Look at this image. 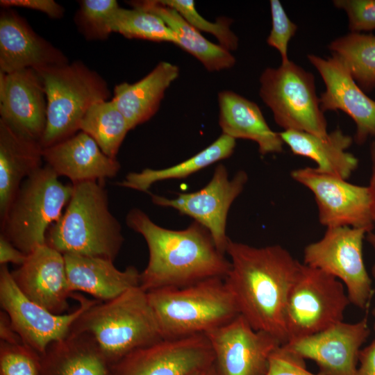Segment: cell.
I'll list each match as a JSON object with an SVG mask.
<instances>
[{
    "mask_svg": "<svg viewBox=\"0 0 375 375\" xmlns=\"http://www.w3.org/2000/svg\"><path fill=\"white\" fill-rule=\"evenodd\" d=\"M226 253L231 269L224 279L240 314L254 329L286 344V303L301 262L278 244L256 247L229 239Z\"/></svg>",
    "mask_w": 375,
    "mask_h": 375,
    "instance_id": "6da1fadb",
    "label": "cell"
},
{
    "mask_svg": "<svg viewBox=\"0 0 375 375\" xmlns=\"http://www.w3.org/2000/svg\"><path fill=\"white\" fill-rule=\"evenodd\" d=\"M126 223L144 238L148 247L149 260L140 281L145 292L184 287L210 278H224L230 271V260L217 249L208 230L197 222L183 230L168 229L135 208L127 213Z\"/></svg>",
    "mask_w": 375,
    "mask_h": 375,
    "instance_id": "7a4b0ae2",
    "label": "cell"
},
{
    "mask_svg": "<svg viewBox=\"0 0 375 375\" xmlns=\"http://www.w3.org/2000/svg\"><path fill=\"white\" fill-rule=\"evenodd\" d=\"M104 181L72 184L69 203L60 219L47 232V245L62 254L115 260L124 238L120 223L110 210Z\"/></svg>",
    "mask_w": 375,
    "mask_h": 375,
    "instance_id": "3957f363",
    "label": "cell"
},
{
    "mask_svg": "<svg viewBox=\"0 0 375 375\" xmlns=\"http://www.w3.org/2000/svg\"><path fill=\"white\" fill-rule=\"evenodd\" d=\"M69 332L88 334L110 366L162 339L147 292L140 286L94 304L74 322Z\"/></svg>",
    "mask_w": 375,
    "mask_h": 375,
    "instance_id": "277c9868",
    "label": "cell"
},
{
    "mask_svg": "<svg viewBox=\"0 0 375 375\" xmlns=\"http://www.w3.org/2000/svg\"><path fill=\"white\" fill-rule=\"evenodd\" d=\"M146 292L165 339L206 334L240 315L224 278Z\"/></svg>",
    "mask_w": 375,
    "mask_h": 375,
    "instance_id": "5b68a950",
    "label": "cell"
},
{
    "mask_svg": "<svg viewBox=\"0 0 375 375\" xmlns=\"http://www.w3.org/2000/svg\"><path fill=\"white\" fill-rule=\"evenodd\" d=\"M73 192L47 165L22 183L1 219V235L28 255L46 244L49 228L60 219Z\"/></svg>",
    "mask_w": 375,
    "mask_h": 375,
    "instance_id": "8992f818",
    "label": "cell"
},
{
    "mask_svg": "<svg viewBox=\"0 0 375 375\" xmlns=\"http://www.w3.org/2000/svg\"><path fill=\"white\" fill-rule=\"evenodd\" d=\"M34 69L41 78L47 98V124L40 142L43 148L78 133L90 106L110 96L105 81L81 62Z\"/></svg>",
    "mask_w": 375,
    "mask_h": 375,
    "instance_id": "52a82bcc",
    "label": "cell"
},
{
    "mask_svg": "<svg viewBox=\"0 0 375 375\" xmlns=\"http://www.w3.org/2000/svg\"><path fill=\"white\" fill-rule=\"evenodd\" d=\"M260 83V98L283 131L328 133L312 73L289 60L276 68L265 69Z\"/></svg>",
    "mask_w": 375,
    "mask_h": 375,
    "instance_id": "ba28073f",
    "label": "cell"
},
{
    "mask_svg": "<svg viewBox=\"0 0 375 375\" xmlns=\"http://www.w3.org/2000/svg\"><path fill=\"white\" fill-rule=\"evenodd\" d=\"M350 303L346 288L340 280L301 263L286 303L288 342L343 321L344 311Z\"/></svg>",
    "mask_w": 375,
    "mask_h": 375,
    "instance_id": "9c48e42d",
    "label": "cell"
},
{
    "mask_svg": "<svg viewBox=\"0 0 375 375\" xmlns=\"http://www.w3.org/2000/svg\"><path fill=\"white\" fill-rule=\"evenodd\" d=\"M367 231L349 226L329 227L323 237L303 250V264L340 280L350 303L365 309L374 291L364 263L363 240Z\"/></svg>",
    "mask_w": 375,
    "mask_h": 375,
    "instance_id": "30bf717a",
    "label": "cell"
},
{
    "mask_svg": "<svg viewBox=\"0 0 375 375\" xmlns=\"http://www.w3.org/2000/svg\"><path fill=\"white\" fill-rule=\"evenodd\" d=\"M79 306L65 315L53 314L28 299L18 288L6 265L0 268V303L22 343L40 355L53 342L65 338L74 322L99 301L74 293Z\"/></svg>",
    "mask_w": 375,
    "mask_h": 375,
    "instance_id": "8fae6325",
    "label": "cell"
},
{
    "mask_svg": "<svg viewBox=\"0 0 375 375\" xmlns=\"http://www.w3.org/2000/svg\"><path fill=\"white\" fill-rule=\"evenodd\" d=\"M294 181L314 195L319 223L326 226H349L374 231L367 186L351 183L342 178L318 172L315 167L293 169Z\"/></svg>",
    "mask_w": 375,
    "mask_h": 375,
    "instance_id": "7c38bea8",
    "label": "cell"
},
{
    "mask_svg": "<svg viewBox=\"0 0 375 375\" xmlns=\"http://www.w3.org/2000/svg\"><path fill=\"white\" fill-rule=\"evenodd\" d=\"M247 181L248 175L244 170L238 171L230 179L226 167L220 164L210 182L198 191L180 193L172 199L153 194L151 197L154 204L174 208L206 227L217 249L225 254L230 239L226 235L228 212Z\"/></svg>",
    "mask_w": 375,
    "mask_h": 375,
    "instance_id": "4fadbf2b",
    "label": "cell"
},
{
    "mask_svg": "<svg viewBox=\"0 0 375 375\" xmlns=\"http://www.w3.org/2000/svg\"><path fill=\"white\" fill-rule=\"evenodd\" d=\"M214 364L207 336L199 334L136 349L112 365L110 375H196Z\"/></svg>",
    "mask_w": 375,
    "mask_h": 375,
    "instance_id": "5bb4252c",
    "label": "cell"
},
{
    "mask_svg": "<svg viewBox=\"0 0 375 375\" xmlns=\"http://www.w3.org/2000/svg\"><path fill=\"white\" fill-rule=\"evenodd\" d=\"M219 375H266L272 352L282 344L254 329L241 315L205 334Z\"/></svg>",
    "mask_w": 375,
    "mask_h": 375,
    "instance_id": "9a60e30c",
    "label": "cell"
},
{
    "mask_svg": "<svg viewBox=\"0 0 375 375\" xmlns=\"http://www.w3.org/2000/svg\"><path fill=\"white\" fill-rule=\"evenodd\" d=\"M370 334L367 317L356 323L338 322L320 332L284 345L317 365V375H355L360 347Z\"/></svg>",
    "mask_w": 375,
    "mask_h": 375,
    "instance_id": "2e32d148",
    "label": "cell"
},
{
    "mask_svg": "<svg viewBox=\"0 0 375 375\" xmlns=\"http://www.w3.org/2000/svg\"><path fill=\"white\" fill-rule=\"evenodd\" d=\"M307 58L325 84L319 97L322 110H340L349 115L356 124L354 140L358 144L375 137V101L358 86L346 64L333 54L322 58L310 53Z\"/></svg>",
    "mask_w": 375,
    "mask_h": 375,
    "instance_id": "e0dca14e",
    "label": "cell"
},
{
    "mask_svg": "<svg viewBox=\"0 0 375 375\" xmlns=\"http://www.w3.org/2000/svg\"><path fill=\"white\" fill-rule=\"evenodd\" d=\"M0 120L19 134L41 142L47 124V98L35 69L0 72Z\"/></svg>",
    "mask_w": 375,
    "mask_h": 375,
    "instance_id": "ac0fdd59",
    "label": "cell"
},
{
    "mask_svg": "<svg viewBox=\"0 0 375 375\" xmlns=\"http://www.w3.org/2000/svg\"><path fill=\"white\" fill-rule=\"evenodd\" d=\"M11 274L31 301L56 315L68 309L74 292L69 289L64 256L57 250L47 244L37 247Z\"/></svg>",
    "mask_w": 375,
    "mask_h": 375,
    "instance_id": "d6986e66",
    "label": "cell"
},
{
    "mask_svg": "<svg viewBox=\"0 0 375 375\" xmlns=\"http://www.w3.org/2000/svg\"><path fill=\"white\" fill-rule=\"evenodd\" d=\"M65 55L34 32L12 10L0 17V72L11 74L24 69L67 64Z\"/></svg>",
    "mask_w": 375,
    "mask_h": 375,
    "instance_id": "ffe728a7",
    "label": "cell"
},
{
    "mask_svg": "<svg viewBox=\"0 0 375 375\" xmlns=\"http://www.w3.org/2000/svg\"><path fill=\"white\" fill-rule=\"evenodd\" d=\"M43 160L58 176L67 177L72 184L112 178L121 169L117 158L106 156L94 139L81 131L44 148Z\"/></svg>",
    "mask_w": 375,
    "mask_h": 375,
    "instance_id": "44dd1931",
    "label": "cell"
},
{
    "mask_svg": "<svg viewBox=\"0 0 375 375\" xmlns=\"http://www.w3.org/2000/svg\"><path fill=\"white\" fill-rule=\"evenodd\" d=\"M63 256L72 292H83L104 302L140 286V272L133 266L119 270L111 260L73 253Z\"/></svg>",
    "mask_w": 375,
    "mask_h": 375,
    "instance_id": "7402d4cb",
    "label": "cell"
},
{
    "mask_svg": "<svg viewBox=\"0 0 375 375\" xmlns=\"http://www.w3.org/2000/svg\"><path fill=\"white\" fill-rule=\"evenodd\" d=\"M218 101L219 124L223 134L255 142L262 156L283 151L279 133L269 128L256 103L232 91L219 92Z\"/></svg>",
    "mask_w": 375,
    "mask_h": 375,
    "instance_id": "603a6c76",
    "label": "cell"
},
{
    "mask_svg": "<svg viewBox=\"0 0 375 375\" xmlns=\"http://www.w3.org/2000/svg\"><path fill=\"white\" fill-rule=\"evenodd\" d=\"M279 134L293 154L312 160L319 172L347 180L358 166V158L347 151L353 138L339 128L324 136L297 131Z\"/></svg>",
    "mask_w": 375,
    "mask_h": 375,
    "instance_id": "cb8c5ba5",
    "label": "cell"
},
{
    "mask_svg": "<svg viewBox=\"0 0 375 375\" xmlns=\"http://www.w3.org/2000/svg\"><path fill=\"white\" fill-rule=\"evenodd\" d=\"M43 149L0 120V219L22 182L42 167Z\"/></svg>",
    "mask_w": 375,
    "mask_h": 375,
    "instance_id": "d4e9b609",
    "label": "cell"
},
{
    "mask_svg": "<svg viewBox=\"0 0 375 375\" xmlns=\"http://www.w3.org/2000/svg\"><path fill=\"white\" fill-rule=\"evenodd\" d=\"M178 74L176 65L163 61L139 81L132 84L124 82L115 87L111 100L126 118L131 129L155 115L165 90Z\"/></svg>",
    "mask_w": 375,
    "mask_h": 375,
    "instance_id": "484cf974",
    "label": "cell"
},
{
    "mask_svg": "<svg viewBox=\"0 0 375 375\" xmlns=\"http://www.w3.org/2000/svg\"><path fill=\"white\" fill-rule=\"evenodd\" d=\"M110 365L86 333L69 332L40 355V375H110Z\"/></svg>",
    "mask_w": 375,
    "mask_h": 375,
    "instance_id": "4316f807",
    "label": "cell"
},
{
    "mask_svg": "<svg viewBox=\"0 0 375 375\" xmlns=\"http://www.w3.org/2000/svg\"><path fill=\"white\" fill-rule=\"evenodd\" d=\"M130 4L160 17L176 35V45L194 56L208 71L229 69L235 65V57L229 51L208 40L175 9L160 0L132 1Z\"/></svg>",
    "mask_w": 375,
    "mask_h": 375,
    "instance_id": "83f0119b",
    "label": "cell"
},
{
    "mask_svg": "<svg viewBox=\"0 0 375 375\" xmlns=\"http://www.w3.org/2000/svg\"><path fill=\"white\" fill-rule=\"evenodd\" d=\"M235 147V139L222 134L212 144L187 160L164 169L146 168L129 172L117 185L142 192H149L151 185L169 179L184 178L221 160L230 157Z\"/></svg>",
    "mask_w": 375,
    "mask_h": 375,
    "instance_id": "f1b7e54d",
    "label": "cell"
},
{
    "mask_svg": "<svg viewBox=\"0 0 375 375\" xmlns=\"http://www.w3.org/2000/svg\"><path fill=\"white\" fill-rule=\"evenodd\" d=\"M130 130L126 118L112 100L100 101L91 106L79 129L93 138L101 151L112 158H116Z\"/></svg>",
    "mask_w": 375,
    "mask_h": 375,
    "instance_id": "f546056e",
    "label": "cell"
},
{
    "mask_svg": "<svg viewBox=\"0 0 375 375\" xmlns=\"http://www.w3.org/2000/svg\"><path fill=\"white\" fill-rule=\"evenodd\" d=\"M328 48L346 64L363 92L375 88L374 35L349 33L331 42Z\"/></svg>",
    "mask_w": 375,
    "mask_h": 375,
    "instance_id": "4dcf8cb0",
    "label": "cell"
},
{
    "mask_svg": "<svg viewBox=\"0 0 375 375\" xmlns=\"http://www.w3.org/2000/svg\"><path fill=\"white\" fill-rule=\"evenodd\" d=\"M110 27L111 32L119 33L128 38L178 43L175 33L160 17L135 8L119 7L111 19Z\"/></svg>",
    "mask_w": 375,
    "mask_h": 375,
    "instance_id": "1f68e13d",
    "label": "cell"
},
{
    "mask_svg": "<svg viewBox=\"0 0 375 375\" xmlns=\"http://www.w3.org/2000/svg\"><path fill=\"white\" fill-rule=\"evenodd\" d=\"M164 4L175 9L190 25L199 31L213 35L219 45L228 51L235 50L238 47V38L231 31L233 22L227 17H220L215 22L203 18L196 10L192 0H160Z\"/></svg>",
    "mask_w": 375,
    "mask_h": 375,
    "instance_id": "d6a6232c",
    "label": "cell"
},
{
    "mask_svg": "<svg viewBox=\"0 0 375 375\" xmlns=\"http://www.w3.org/2000/svg\"><path fill=\"white\" fill-rule=\"evenodd\" d=\"M118 8L115 0L81 1L77 24L86 38L103 40L112 33L110 24Z\"/></svg>",
    "mask_w": 375,
    "mask_h": 375,
    "instance_id": "836d02e7",
    "label": "cell"
},
{
    "mask_svg": "<svg viewBox=\"0 0 375 375\" xmlns=\"http://www.w3.org/2000/svg\"><path fill=\"white\" fill-rule=\"evenodd\" d=\"M40 355L24 344L0 342V375H40Z\"/></svg>",
    "mask_w": 375,
    "mask_h": 375,
    "instance_id": "e575fe53",
    "label": "cell"
},
{
    "mask_svg": "<svg viewBox=\"0 0 375 375\" xmlns=\"http://www.w3.org/2000/svg\"><path fill=\"white\" fill-rule=\"evenodd\" d=\"M272 29L267 39V44L276 49L281 56V62H288V45L298 26L292 22L278 0L270 1Z\"/></svg>",
    "mask_w": 375,
    "mask_h": 375,
    "instance_id": "d590c367",
    "label": "cell"
},
{
    "mask_svg": "<svg viewBox=\"0 0 375 375\" xmlns=\"http://www.w3.org/2000/svg\"><path fill=\"white\" fill-rule=\"evenodd\" d=\"M338 9L345 11L350 33H361L375 29V0H334Z\"/></svg>",
    "mask_w": 375,
    "mask_h": 375,
    "instance_id": "8d00e7d4",
    "label": "cell"
},
{
    "mask_svg": "<svg viewBox=\"0 0 375 375\" xmlns=\"http://www.w3.org/2000/svg\"><path fill=\"white\" fill-rule=\"evenodd\" d=\"M266 375H317L309 372L305 360L284 344L271 354Z\"/></svg>",
    "mask_w": 375,
    "mask_h": 375,
    "instance_id": "74e56055",
    "label": "cell"
},
{
    "mask_svg": "<svg viewBox=\"0 0 375 375\" xmlns=\"http://www.w3.org/2000/svg\"><path fill=\"white\" fill-rule=\"evenodd\" d=\"M0 4L5 7H21L42 12L51 18L63 15V8L53 0H1Z\"/></svg>",
    "mask_w": 375,
    "mask_h": 375,
    "instance_id": "f35d334b",
    "label": "cell"
},
{
    "mask_svg": "<svg viewBox=\"0 0 375 375\" xmlns=\"http://www.w3.org/2000/svg\"><path fill=\"white\" fill-rule=\"evenodd\" d=\"M27 255L16 248L3 235H0V264L11 262L21 265L26 260Z\"/></svg>",
    "mask_w": 375,
    "mask_h": 375,
    "instance_id": "ab89813d",
    "label": "cell"
},
{
    "mask_svg": "<svg viewBox=\"0 0 375 375\" xmlns=\"http://www.w3.org/2000/svg\"><path fill=\"white\" fill-rule=\"evenodd\" d=\"M355 375H375V338L361 349Z\"/></svg>",
    "mask_w": 375,
    "mask_h": 375,
    "instance_id": "60d3db41",
    "label": "cell"
},
{
    "mask_svg": "<svg viewBox=\"0 0 375 375\" xmlns=\"http://www.w3.org/2000/svg\"><path fill=\"white\" fill-rule=\"evenodd\" d=\"M0 340L9 344L22 343L14 330L8 315L3 310L0 312Z\"/></svg>",
    "mask_w": 375,
    "mask_h": 375,
    "instance_id": "b9f144b4",
    "label": "cell"
},
{
    "mask_svg": "<svg viewBox=\"0 0 375 375\" xmlns=\"http://www.w3.org/2000/svg\"><path fill=\"white\" fill-rule=\"evenodd\" d=\"M370 157L372 162V173L369 181V184L367 186L369 189L370 202H371V210L373 217V221L374 224V231L375 233V140H374L369 147Z\"/></svg>",
    "mask_w": 375,
    "mask_h": 375,
    "instance_id": "7bdbcfd3",
    "label": "cell"
},
{
    "mask_svg": "<svg viewBox=\"0 0 375 375\" xmlns=\"http://www.w3.org/2000/svg\"><path fill=\"white\" fill-rule=\"evenodd\" d=\"M196 375H219L215 365H212L209 367L201 371Z\"/></svg>",
    "mask_w": 375,
    "mask_h": 375,
    "instance_id": "ee69618b",
    "label": "cell"
},
{
    "mask_svg": "<svg viewBox=\"0 0 375 375\" xmlns=\"http://www.w3.org/2000/svg\"><path fill=\"white\" fill-rule=\"evenodd\" d=\"M366 239L375 251V233L374 231L367 233Z\"/></svg>",
    "mask_w": 375,
    "mask_h": 375,
    "instance_id": "f6af8a7d",
    "label": "cell"
},
{
    "mask_svg": "<svg viewBox=\"0 0 375 375\" xmlns=\"http://www.w3.org/2000/svg\"><path fill=\"white\" fill-rule=\"evenodd\" d=\"M372 274H373L374 278H375V265H374V267L372 268ZM372 315H373V317L374 318V329L375 331V306L372 310Z\"/></svg>",
    "mask_w": 375,
    "mask_h": 375,
    "instance_id": "bcb514c9",
    "label": "cell"
}]
</instances>
